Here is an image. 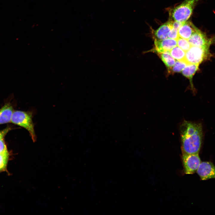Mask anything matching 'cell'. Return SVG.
<instances>
[{
  "label": "cell",
  "mask_w": 215,
  "mask_h": 215,
  "mask_svg": "<svg viewBox=\"0 0 215 215\" xmlns=\"http://www.w3.org/2000/svg\"><path fill=\"white\" fill-rule=\"evenodd\" d=\"M179 130L182 154L199 153L203 136L201 124L184 120Z\"/></svg>",
  "instance_id": "cell-1"
},
{
  "label": "cell",
  "mask_w": 215,
  "mask_h": 215,
  "mask_svg": "<svg viewBox=\"0 0 215 215\" xmlns=\"http://www.w3.org/2000/svg\"><path fill=\"white\" fill-rule=\"evenodd\" d=\"M199 0H184L181 4L169 10L170 19L181 22L187 21Z\"/></svg>",
  "instance_id": "cell-2"
},
{
  "label": "cell",
  "mask_w": 215,
  "mask_h": 215,
  "mask_svg": "<svg viewBox=\"0 0 215 215\" xmlns=\"http://www.w3.org/2000/svg\"><path fill=\"white\" fill-rule=\"evenodd\" d=\"M32 115L30 112L15 110L13 113L11 122L27 130L29 132L33 141L35 142L36 137L32 121Z\"/></svg>",
  "instance_id": "cell-3"
},
{
  "label": "cell",
  "mask_w": 215,
  "mask_h": 215,
  "mask_svg": "<svg viewBox=\"0 0 215 215\" xmlns=\"http://www.w3.org/2000/svg\"><path fill=\"white\" fill-rule=\"evenodd\" d=\"M210 47L191 46L186 52L184 61L187 64H199L210 55Z\"/></svg>",
  "instance_id": "cell-4"
},
{
  "label": "cell",
  "mask_w": 215,
  "mask_h": 215,
  "mask_svg": "<svg viewBox=\"0 0 215 215\" xmlns=\"http://www.w3.org/2000/svg\"><path fill=\"white\" fill-rule=\"evenodd\" d=\"M182 159L184 172L186 174L194 173L201 162L199 153L182 154Z\"/></svg>",
  "instance_id": "cell-5"
},
{
  "label": "cell",
  "mask_w": 215,
  "mask_h": 215,
  "mask_svg": "<svg viewBox=\"0 0 215 215\" xmlns=\"http://www.w3.org/2000/svg\"><path fill=\"white\" fill-rule=\"evenodd\" d=\"M188 41L191 46H210L212 43V39L208 38L205 33L197 27Z\"/></svg>",
  "instance_id": "cell-6"
},
{
  "label": "cell",
  "mask_w": 215,
  "mask_h": 215,
  "mask_svg": "<svg viewBox=\"0 0 215 215\" xmlns=\"http://www.w3.org/2000/svg\"><path fill=\"white\" fill-rule=\"evenodd\" d=\"M196 172L201 180L215 178V166L211 162H201Z\"/></svg>",
  "instance_id": "cell-7"
},
{
  "label": "cell",
  "mask_w": 215,
  "mask_h": 215,
  "mask_svg": "<svg viewBox=\"0 0 215 215\" xmlns=\"http://www.w3.org/2000/svg\"><path fill=\"white\" fill-rule=\"evenodd\" d=\"M155 50L157 53H160L170 51L177 46V40L170 38L159 40L155 38Z\"/></svg>",
  "instance_id": "cell-8"
},
{
  "label": "cell",
  "mask_w": 215,
  "mask_h": 215,
  "mask_svg": "<svg viewBox=\"0 0 215 215\" xmlns=\"http://www.w3.org/2000/svg\"><path fill=\"white\" fill-rule=\"evenodd\" d=\"M196 27L190 21L183 22L178 30L179 37L188 40L194 32Z\"/></svg>",
  "instance_id": "cell-9"
},
{
  "label": "cell",
  "mask_w": 215,
  "mask_h": 215,
  "mask_svg": "<svg viewBox=\"0 0 215 215\" xmlns=\"http://www.w3.org/2000/svg\"><path fill=\"white\" fill-rule=\"evenodd\" d=\"M172 28L171 21L170 19L154 31L156 39L163 40L168 38V33Z\"/></svg>",
  "instance_id": "cell-10"
},
{
  "label": "cell",
  "mask_w": 215,
  "mask_h": 215,
  "mask_svg": "<svg viewBox=\"0 0 215 215\" xmlns=\"http://www.w3.org/2000/svg\"><path fill=\"white\" fill-rule=\"evenodd\" d=\"M13 109L9 103H7L0 109V125L11 122Z\"/></svg>",
  "instance_id": "cell-11"
},
{
  "label": "cell",
  "mask_w": 215,
  "mask_h": 215,
  "mask_svg": "<svg viewBox=\"0 0 215 215\" xmlns=\"http://www.w3.org/2000/svg\"><path fill=\"white\" fill-rule=\"evenodd\" d=\"M199 64H188L185 67L182 71V74L189 79L192 83V78L198 70L199 65Z\"/></svg>",
  "instance_id": "cell-12"
},
{
  "label": "cell",
  "mask_w": 215,
  "mask_h": 215,
  "mask_svg": "<svg viewBox=\"0 0 215 215\" xmlns=\"http://www.w3.org/2000/svg\"><path fill=\"white\" fill-rule=\"evenodd\" d=\"M158 55L167 67L170 68L173 66L176 61L171 55L170 51L159 53Z\"/></svg>",
  "instance_id": "cell-13"
},
{
  "label": "cell",
  "mask_w": 215,
  "mask_h": 215,
  "mask_svg": "<svg viewBox=\"0 0 215 215\" xmlns=\"http://www.w3.org/2000/svg\"><path fill=\"white\" fill-rule=\"evenodd\" d=\"M172 57L178 61H184L186 52L177 46L170 51Z\"/></svg>",
  "instance_id": "cell-14"
},
{
  "label": "cell",
  "mask_w": 215,
  "mask_h": 215,
  "mask_svg": "<svg viewBox=\"0 0 215 215\" xmlns=\"http://www.w3.org/2000/svg\"><path fill=\"white\" fill-rule=\"evenodd\" d=\"M9 157L8 151L0 153V172L5 171Z\"/></svg>",
  "instance_id": "cell-15"
},
{
  "label": "cell",
  "mask_w": 215,
  "mask_h": 215,
  "mask_svg": "<svg viewBox=\"0 0 215 215\" xmlns=\"http://www.w3.org/2000/svg\"><path fill=\"white\" fill-rule=\"evenodd\" d=\"M177 46L185 52L191 47L188 40L179 37L177 40Z\"/></svg>",
  "instance_id": "cell-16"
},
{
  "label": "cell",
  "mask_w": 215,
  "mask_h": 215,
  "mask_svg": "<svg viewBox=\"0 0 215 215\" xmlns=\"http://www.w3.org/2000/svg\"><path fill=\"white\" fill-rule=\"evenodd\" d=\"M187 64L185 61H176L173 67V70L174 72H180L185 67Z\"/></svg>",
  "instance_id": "cell-17"
},
{
  "label": "cell",
  "mask_w": 215,
  "mask_h": 215,
  "mask_svg": "<svg viewBox=\"0 0 215 215\" xmlns=\"http://www.w3.org/2000/svg\"><path fill=\"white\" fill-rule=\"evenodd\" d=\"M178 30L172 28L168 33V38L177 40L179 37Z\"/></svg>",
  "instance_id": "cell-18"
},
{
  "label": "cell",
  "mask_w": 215,
  "mask_h": 215,
  "mask_svg": "<svg viewBox=\"0 0 215 215\" xmlns=\"http://www.w3.org/2000/svg\"><path fill=\"white\" fill-rule=\"evenodd\" d=\"M6 146L5 143L3 138H0V153L7 151Z\"/></svg>",
  "instance_id": "cell-19"
},
{
  "label": "cell",
  "mask_w": 215,
  "mask_h": 215,
  "mask_svg": "<svg viewBox=\"0 0 215 215\" xmlns=\"http://www.w3.org/2000/svg\"><path fill=\"white\" fill-rule=\"evenodd\" d=\"M171 20V21L172 27L177 30H178L179 29L181 26L184 22L173 21L172 20Z\"/></svg>",
  "instance_id": "cell-20"
},
{
  "label": "cell",
  "mask_w": 215,
  "mask_h": 215,
  "mask_svg": "<svg viewBox=\"0 0 215 215\" xmlns=\"http://www.w3.org/2000/svg\"><path fill=\"white\" fill-rule=\"evenodd\" d=\"M9 130V129L7 128L1 131H0V138H3Z\"/></svg>",
  "instance_id": "cell-21"
},
{
  "label": "cell",
  "mask_w": 215,
  "mask_h": 215,
  "mask_svg": "<svg viewBox=\"0 0 215 215\" xmlns=\"http://www.w3.org/2000/svg\"><path fill=\"white\" fill-rule=\"evenodd\" d=\"M212 43H215V36L212 39Z\"/></svg>",
  "instance_id": "cell-22"
}]
</instances>
